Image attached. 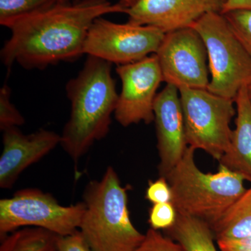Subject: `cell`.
<instances>
[{
  "label": "cell",
  "instance_id": "5b68a950",
  "mask_svg": "<svg viewBox=\"0 0 251 251\" xmlns=\"http://www.w3.org/2000/svg\"><path fill=\"white\" fill-rule=\"evenodd\" d=\"M201 35L208 56L210 81L207 90L235 99L251 82V57L231 29L224 14L209 13L191 26Z\"/></svg>",
  "mask_w": 251,
  "mask_h": 251
},
{
  "label": "cell",
  "instance_id": "8fae6325",
  "mask_svg": "<svg viewBox=\"0 0 251 251\" xmlns=\"http://www.w3.org/2000/svg\"><path fill=\"white\" fill-rule=\"evenodd\" d=\"M226 0H140L126 8L128 22L152 26L164 33L191 27L209 13H221Z\"/></svg>",
  "mask_w": 251,
  "mask_h": 251
},
{
  "label": "cell",
  "instance_id": "e0dca14e",
  "mask_svg": "<svg viewBox=\"0 0 251 251\" xmlns=\"http://www.w3.org/2000/svg\"><path fill=\"white\" fill-rule=\"evenodd\" d=\"M58 237L39 227H23L1 237L0 251H58Z\"/></svg>",
  "mask_w": 251,
  "mask_h": 251
},
{
  "label": "cell",
  "instance_id": "83f0119b",
  "mask_svg": "<svg viewBox=\"0 0 251 251\" xmlns=\"http://www.w3.org/2000/svg\"><path fill=\"white\" fill-rule=\"evenodd\" d=\"M247 90L248 97H249V100H250V103L251 104V82H249V83L247 85Z\"/></svg>",
  "mask_w": 251,
  "mask_h": 251
},
{
  "label": "cell",
  "instance_id": "ffe728a7",
  "mask_svg": "<svg viewBox=\"0 0 251 251\" xmlns=\"http://www.w3.org/2000/svg\"><path fill=\"white\" fill-rule=\"evenodd\" d=\"M25 120L11 101V89L5 83L0 90V129L1 131L24 125Z\"/></svg>",
  "mask_w": 251,
  "mask_h": 251
},
{
  "label": "cell",
  "instance_id": "44dd1931",
  "mask_svg": "<svg viewBox=\"0 0 251 251\" xmlns=\"http://www.w3.org/2000/svg\"><path fill=\"white\" fill-rule=\"evenodd\" d=\"M177 215V211L172 202L153 204L149 212V224L151 228L156 230H167L174 226Z\"/></svg>",
  "mask_w": 251,
  "mask_h": 251
},
{
  "label": "cell",
  "instance_id": "277c9868",
  "mask_svg": "<svg viewBox=\"0 0 251 251\" xmlns=\"http://www.w3.org/2000/svg\"><path fill=\"white\" fill-rule=\"evenodd\" d=\"M196 150L188 147L184 156L166 177L177 214L204 221L211 228L245 192V179L219 165L215 173L201 171L195 161Z\"/></svg>",
  "mask_w": 251,
  "mask_h": 251
},
{
  "label": "cell",
  "instance_id": "d6986e66",
  "mask_svg": "<svg viewBox=\"0 0 251 251\" xmlns=\"http://www.w3.org/2000/svg\"><path fill=\"white\" fill-rule=\"evenodd\" d=\"M224 15L234 34L251 57V10L231 11Z\"/></svg>",
  "mask_w": 251,
  "mask_h": 251
},
{
  "label": "cell",
  "instance_id": "5bb4252c",
  "mask_svg": "<svg viewBox=\"0 0 251 251\" xmlns=\"http://www.w3.org/2000/svg\"><path fill=\"white\" fill-rule=\"evenodd\" d=\"M234 101L237 110L235 128L228 150L219 163L251 183V104L247 86L239 90Z\"/></svg>",
  "mask_w": 251,
  "mask_h": 251
},
{
  "label": "cell",
  "instance_id": "6da1fadb",
  "mask_svg": "<svg viewBox=\"0 0 251 251\" xmlns=\"http://www.w3.org/2000/svg\"><path fill=\"white\" fill-rule=\"evenodd\" d=\"M121 3L109 0H77L25 15L9 25L11 36L1 50L8 69L18 64L43 70L84 54L92 23L104 15L125 12Z\"/></svg>",
  "mask_w": 251,
  "mask_h": 251
},
{
  "label": "cell",
  "instance_id": "7402d4cb",
  "mask_svg": "<svg viewBox=\"0 0 251 251\" xmlns=\"http://www.w3.org/2000/svg\"><path fill=\"white\" fill-rule=\"evenodd\" d=\"M135 251H184L177 242L168 236L163 235L159 230L149 229L145 239Z\"/></svg>",
  "mask_w": 251,
  "mask_h": 251
},
{
  "label": "cell",
  "instance_id": "4316f807",
  "mask_svg": "<svg viewBox=\"0 0 251 251\" xmlns=\"http://www.w3.org/2000/svg\"><path fill=\"white\" fill-rule=\"evenodd\" d=\"M140 0H120V3L126 8H129L134 6Z\"/></svg>",
  "mask_w": 251,
  "mask_h": 251
},
{
  "label": "cell",
  "instance_id": "ac0fdd59",
  "mask_svg": "<svg viewBox=\"0 0 251 251\" xmlns=\"http://www.w3.org/2000/svg\"><path fill=\"white\" fill-rule=\"evenodd\" d=\"M71 0H0V24L8 27L18 18Z\"/></svg>",
  "mask_w": 251,
  "mask_h": 251
},
{
  "label": "cell",
  "instance_id": "3957f363",
  "mask_svg": "<svg viewBox=\"0 0 251 251\" xmlns=\"http://www.w3.org/2000/svg\"><path fill=\"white\" fill-rule=\"evenodd\" d=\"M85 213L79 230L94 251H135L145 239L130 220L126 188L117 172L107 168L83 193Z\"/></svg>",
  "mask_w": 251,
  "mask_h": 251
},
{
  "label": "cell",
  "instance_id": "2e32d148",
  "mask_svg": "<svg viewBox=\"0 0 251 251\" xmlns=\"http://www.w3.org/2000/svg\"><path fill=\"white\" fill-rule=\"evenodd\" d=\"M167 232L184 251H218L210 226L201 220L178 214L174 226Z\"/></svg>",
  "mask_w": 251,
  "mask_h": 251
},
{
  "label": "cell",
  "instance_id": "7a4b0ae2",
  "mask_svg": "<svg viewBox=\"0 0 251 251\" xmlns=\"http://www.w3.org/2000/svg\"><path fill=\"white\" fill-rule=\"evenodd\" d=\"M112 64L87 55L77 76L66 85L71 113L61 134L60 145L75 164L110 130L119 97Z\"/></svg>",
  "mask_w": 251,
  "mask_h": 251
},
{
  "label": "cell",
  "instance_id": "4fadbf2b",
  "mask_svg": "<svg viewBox=\"0 0 251 251\" xmlns=\"http://www.w3.org/2000/svg\"><path fill=\"white\" fill-rule=\"evenodd\" d=\"M61 135L41 128L24 134L18 127L3 131L0 156V187L10 189L28 167L37 163L60 145Z\"/></svg>",
  "mask_w": 251,
  "mask_h": 251
},
{
  "label": "cell",
  "instance_id": "7c38bea8",
  "mask_svg": "<svg viewBox=\"0 0 251 251\" xmlns=\"http://www.w3.org/2000/svg\"><path fill=\"white\" fill-rule=\"evenodd\" d=\"M160 176H166L181 161L188 148L179 91L166 85L153 105Z\"/></svg>",
  "mask_w": 251,
  "mask_h": 251
},
{
  "label": "cell",
  "instance_id": "8992f818",
  "mask_svg": "<svg viewBox=\"0 0 251 251\" xmlns=\"http://www.w3.org/2000/svg\"><path fill=\"white\" fill-rule=\"evenodd\" d=\"M179 91L188 146L203 150L219 161L230 145L235 101L206 89Z\"/></svg>",
  "mask_w": 251,
  "mask_h": 251
},
{
  "label": "cell",
  "instance_id": "30bf717a",
  "mask_svg": "<svg viewBox=\"0 0 251 251\" xmlns=\"http://www.w3.org/2000/svg\"><path fill=\"white\" fill-rule=\"evenodd\" d=\"M122 82L114 116L124 127L154 121L153 105L163 75L156 54L131 64L117 65Z\"/></svg>",
  "mask_w": 251,
  "mask_h": 251
},
{
  "label": "cell",
  "instance_id": "9c48e42d",
  "mask_svg": "<svg viewBox=\"0 0 251 251\" xmlns=\"http://www.w3.org/2000/svg\"><path fill=\"white\" fill-rule=\"evenodd\" d=\"M163 82L181 89H206L210 81L204 41L193 27L166 33L156 53Z\"/></svg>",
  "mask_w": 251,
  "mask_h": 251
},
{
  "label": "cell",
  "instance_id": "ba28073f",
  "mask_svg": "<svg viewBox=\"0 0 251 251\" xmlns=\"http://www.w3.org/2000/svg\"><path fill=\"white\" fill-rule=\"evenodd\" d=\"M165 34L152 26L120 24L100 17L90 28L84 53L117 65L131 64L156 53Z\"/></svg>",
  "mask_w": 251,
  "mask_h": 251
},
{
  "label": "cell",
  "instance_id": "cb8c5ba5",
  "mask_svg": "<svg viewBox=\"0 0 251 251\" xmlns=\"http://www.w3.org/2000/svg\"><path fill=\"white\" fill-rule=\"evenodd\" d=\"M57 251H94L79 229L68 235L59 236L57 239Z\"/></svg>",
  "mask_w": 251,
  "mask_h": 251
},
{
  "label": "cell",
  "instance_id": "52a82bcc",
  "mask_svg": "<svg viewBox=\"0 0 251 251\" xmlns=\"http://www.w3.org/2000/svg\"><path fill=\"white\" fill-rule=\"evenodd\" d=\"M85 210L83 202L63 206L49 193L24 188L12 197L0 200V235L27 227L68 235L78 230Z\"/></svg>",
  "mask_w": 251,
  "mask_h": 251
},
{
  "label": "cell",
  "instance_id": "484cf974",
  "mask_svg": "<svg viewBox=\"0 0 251 251\" xmlns=\"http://www.w3.org/2000/svg\"><path fill=\"white\" fill-rule=\"evenodd\" d=\"M241 10H251V0H226L222 14Z\"/></svg>",
  "mask_w": 251,
  "mask_h": 251
},
{
  "label": "cell",
  "instance_id": "603a6c76",
  "mask_svg": "<svg viewBox=\"0 0 251 251\" xmlns=\"http://www.w3.org/2000/svg\"><path fill=\"white\" fill-rule=\"evenodd\" d=\"M145 198L152 204L172 202L173 192L166 178L160 176L155 181H149Z\"/></svg>",
  "mask_w": 251,
  "mask_h": 251
},
{
  "label": "cell",
  "instance_id": "9a60e30c",
  "mask_svg": "<svg viewBox=\"0 0 251 251\" xmlns=\"http://www.w3.org/2000/svg\"><path fill=\"white\" fill-rule=\"evenodd\" d=\"M216 242L251 235V186L212 227Z\"/></svg>",
  "mask_w": 251,
  "mask_h": 251
},
{
  "label": "cell",
  "instance_id": "d4e9b609",
  "mask_svg": "<svg viewBox=\"0 0 251 251\" xmlns=\"http://www.w3.org/2000/svg\"><path fill=\"white\" fill-rule=\"evenodd\" d=\"M220 251H251V235L236 240L217 241Z\"/></svg>",
  "mask_w": 251,
  "mask_h": 251
}]
</instances>
